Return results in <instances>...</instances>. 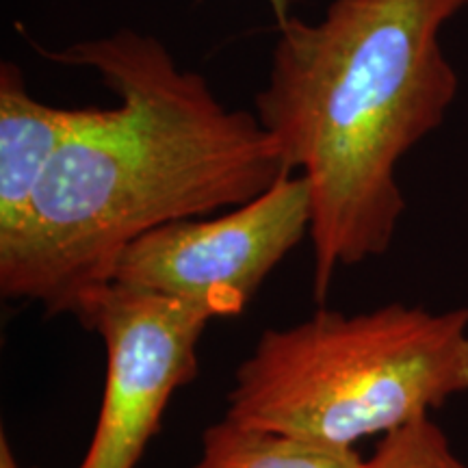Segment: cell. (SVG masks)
I'll use <instances>...</instances> for the list:
<instances>
[{"label": "cell", "mask_w": 468, "mask_h": 468, "mask_svg": "<svg viewBox=\"0 0 468 468\" xmlns=\"http://www.w3.org/2000/svg\"><path fill=\"white\" fill-rule=\"evenodd\" d=\"M44 55L101 74L117 104L85 111L25 224L0 245L9 300L74 314L144 234L237 208L291 176L259 117L226 109L148 33L124 28Z\"/></svg>", "instance_id": "cell-1"}, {"label": "cell", "mask_w": 468, "mask_h": 468, "mask_svg": "<svg viewBox=\"0 0 468 468\" xmlns=\"http://www.w3.org/2000/svg\"><path fill=\"white\" fill-rule=\"evenodd\" d=\"M452 0H330L317 22L289 16L256 117L313 197V292L382 256L406 210L399 161L442 124L460 80L441 44Z\"/></svg>", "instance_id": "cell-2"}, {"label": "cell", "mask_w": 468, "mask_h": 468, "mask_svg": "<svg viewBox=\"0 0 468 468\" xmlns=\"http://www.w3.org/2000/svg\"><path fill=\"white\" fill-rule=\"evenodd\" d=\"M468 393V308L317 310L267 330L237 368L226 419L335 449L390 434Z\"/></svg>", "instance_id": "cell-3"}, {"label": "cell", "mask_w": 468, "mask_h": 468, "mask_svg": "<svg viewBox=\"0 0 468 468\" xmlns=\"http://www.w3.org/2000/svg\"><path fill=\"white\" fill-rule=\"evenodd\" d=\"M74 317L107 349L101 414L79 468H134L172 395L197 376V345L210 317L115 280L87 292ZM0 468H20L5 438Z\"/></svg>", "instance_id": "cell-4"}, {"label": "cell", "mask_w": 468, "mask_h": 468, "mask_svg": "<svg viewBox=\"0 0 468 468\" xmlns=\"http://www.w3.org/2000/svg\"><path fill=\"white\" fill-rule=\"evenodd\" d=\"M310 226V185L291 174L219 218L169 221L144 234L124 250L111 280L176 297L210 319L234 317Z\"/></svg>", "instance_id": "cell-5"}, {"label": "cell", "mask_w": 468, "mask_h": 468, "mask_svg": "<svg viewBox=\"0 0 468 468\" xmlns=\"http://www.w3.org/2000/svg\"><path fill=\"white\" fill-rule=\"evenodd\" d=\"M85 111L37 101L16 63L0 66V245L25 224L50 163Z\"/></svg>", "instance_id": "cell-6"}, {"label": "cell", "mask_w": 468, "mask_h": 468, "mask_svg": "<svg viewBox=\"0 0 468 468\" xmlns=\"http://www.w3.org/2000/svg\"><path fill=\"white\" fill-rule=\"evenodd\" d=\"M356 449H335L226 419L202 436L193 468H362Z\"/></svg>", "instance_id": "cell-7"}, {"label": "cell", "mask_w": 468, "mask_h": 468, "mask_svg": "<svg viewBox=\"0 0 468 468\" xmlns=\"http://www.w3.org/2000/svg\"><path fill=\"white\" fill-rule=\"evenodd\" d=\"M362 468H468L453 453L449 438L430 417L390 431L378 444L371 460Z\"/></svg>", "instance_id": "cell-8"}, {"label": "cell", "mask_w": 468, "mask_h": 468, "mask_svg": "<svg viewBox=\"0 0 468 468\" xmlns=\"http://www.w3.org/2000/svg\"><path fill=\"white\" fill-rule=\"evenodd\" d=\"M267 5L271 7L273 11V17H276L278 25H282V22L289 17V0H267Z\"/></svg>", "instance_id": "cell-9"}, {"label": "cell", "mask_w": 468, "mask_h": 468, "mask_svg": "<svg viewBox=\"0 0 468 468\" xmlns=\"http://www.w3.org/2000/svg\"><path fill=\"white\" fill-rule=\"evenodd\" d=\"M452 3L455 5V7L462 9V7H468V0H452Z\"/></svg>", "instance_id": "cell-10"}]
</instances>
